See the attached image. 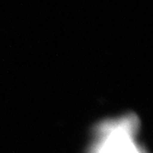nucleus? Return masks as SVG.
<instances>
[{
	"instance_id": "f257e3e1",
	"label": "nucleus",
	"mask_w": 153,
	"mask_h": 153,
	"mask_svg": "<svg viewBox=\"0 0 153 153\" xmlns=\"http://www.w3.org/2000/svg\"><path fill=\"white\" fill-rule=\"evenodd\" d=\"M137 133V120L131 114L103 122L96 129L91 153H146Z\"/></svg>"
}]
</instances>
